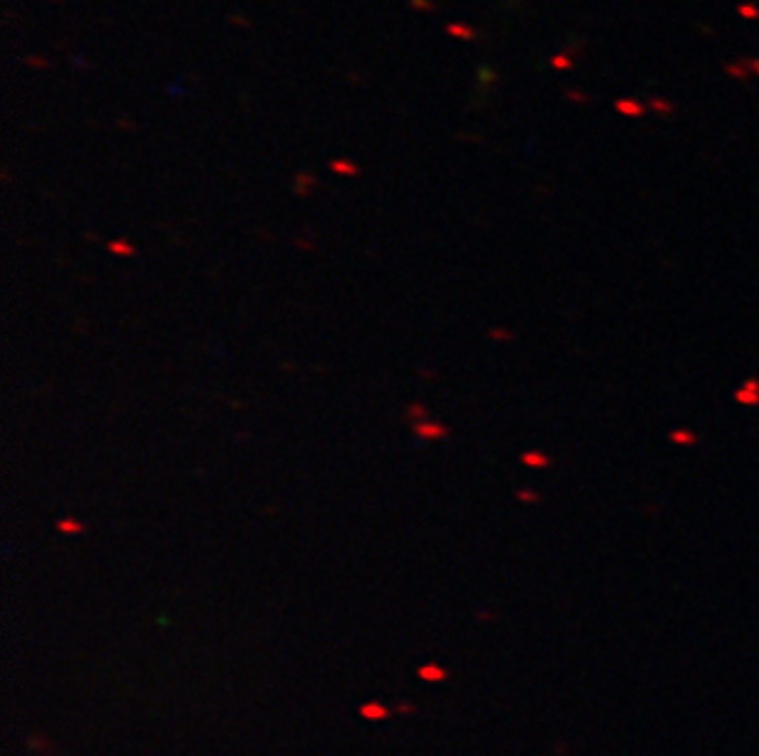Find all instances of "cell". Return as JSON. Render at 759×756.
<instances>
[{
	"instance_id": "6da1fadb",
	"label": "cell",
	"mask_w": 759,
	"mask_h": 756,
	"mask_svg": "<svg viewBox=\"0 0 759 756\" xmlns=\"http://www.w3.org/2000/svg\"><path fill=\"white\" fill-rule=\"evenodd\" d=\"M420 678H425V680H443L445 673L440 671L438 666H425V668H420Z\"/></svg>"
},
{
	"instance_id": "7a4b0ae2",
	"label": "cell",
	"mask_w": 759,
	"mask_h": 756,
	"mask_svg": "<svg viewBox=\"0 0 759 756\" xmlns=\"http://www.w3.org/2000/svg\"><path fill=\"white\" fill-rule=\"evenodd\" d=\"M362 715H364V717H374V720H381V717H386L388 712L383 710L381 705H364V707H362Z\"/></svg>"
},
{
	"instance_id": "3957f363",
	"label": "cell",
	"mask_w": 759,
	"mask_h": 756,
	"mask_svg": "<svg viewBox=\"0 0 759 756\" xmlns=\"http://www.w3.org/2000/svg\"><path fill=\"white\" fill-rule=\"evenodd\" d=\"M448 32L450 35H457V37H474L472 30H464V27H457V25H450Z\"/></svg>"
},
{
	"instance_id": "277c9868",
	"label": "cell",
	"mask_w": 759,
	"mask_h": 756,
	"mask_svg": "<svg viewBox=\"0 0 759 756\" xmlns=\"http://www.w3.org/2000/svg\"><path fill=\"white\" fill-rule=\"evenodd\" d=\"M59 531H81V523L64 521V523H59Z\"/></svg>"
}]
</instances>
